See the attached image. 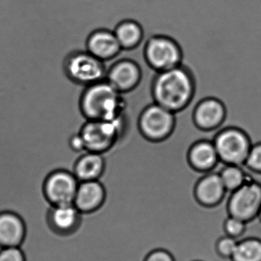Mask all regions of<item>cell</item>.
Instances as JSON below:
<instances>
[{"mask_svg":"<svg viewBox=\"0 0 261 261\" xmlns=\"http://www.w3.org/2000/svg\"><path fill=\"white\" fill-rule=\"evenodd\" d=\"M59 170L53 143L22 88H0V213L23 220L20 249L30 259L53 256L66 242L50 224L53 205L45 194L47 178Z\"/></svg>","mask_w":261,"mask_h":261,"instance_id":"1","label":"cell"},{"mask_svg":"<svg viewBox=\"0 0 261 261\" xmlns=\"http://www.w3.org/2000/svg\"><path fill=\"white\" fill-rule=\"evenodd\" d=\"M195 91L193 76L183 65L157 72L152 82L154 102L172 113L187 107L193 99Z\"/></svg>","mask_w":261,"mask_h":261,"instance_id":"2","label":"cell"},{"mask_svg":"<svg viewBox=\"0 0 261 261\" xmlns=\"http://www.w3.org/2000/svg\"><path fill=\"white\" fill-rule=\"evenodd\" d=\"M126 105L123 94L106 80L85 87L80 99L81 111L87 120H116Z\"/></svg>","mask_w":261,"mask_h":261,"instance_id":"3","label":"cell"},{"mask_svg":"<svg viewBox=\"0 0 261 261\" xmlns=\"http://www.w3.org/2000/svg\"><path fill=\"white\" fill-rule=\"evenodd\" d=\"M144 31L145 60L157 72L172 69L182 63V51L172 38L166 35L154 34L146 27Z\"/></svg>","mask_w":261,"mask_h":261,"instance_id":"4","label":"cell"},{"mask_svg":"<svg viewBox=\"0 0 261 261\" xmlns=\"http://www.w3.org/2000/svg\"><path fill=\"white\" fill-rule=\"evenodd\" d=\"M64 69L76 85L88 87L106 80L108 65L86 50H76L67 56Z\"/></svg>","mask_w":261,"mask_h":261,"instance_id":"5","label":"cell"},{"mask_svg":"<svg viewBox=\"0 0 261 261\" xmlns=\"http://www.w3.org/2000/svg\"><path fill=\"white\" fill-rule=\"evenodd\" d=\"M124 123V112L111 121L87 120L80 130L87 152L103 154L109 150L118 140Z\"/></svg>","mask_w":261,"mask_h":261,"instance_id":"6","label":"cell"},{"mask_svg":"<svg viewBox=\"0 0 261 261\" xmlns=\"http://www.w3.org/2000/svg\"><path fill=\"white\" fill-rule=\"evenodd\" d=\"M219 160L226 165L243 166L252 146L247 134L242 129L230 126L217 134L213 140Z\"/></svg>","mask_w":261,"mask_h":261,"instance_id":"7","label":"cell"},{"mask_svg":"<svg viewBox=\"0 0 261 261\" xmlns=\"http://www.w3.org/2000/svg\"><path fill=\"white\" fill-rule=\"evenodd\" d=\"M175 123V113L155 102L144 108L139 119V127L142 134L153 141H160L169 137Z\"/></svg>","mask_w":261,"mask_h":261,"instance_id":"8","label":"cell"},{"mask_svg":"<svg viewBox=\"0 0 261 261\" xmlns=\"http://www.w3.org/2000/svg\"><path fill=\"white\" fill-rule=\"evenodd\" d=\"M260 207L261 186L253 180L247 178L243 186L230 194L228 201L230 216L247 222L257 216Z\"/></svg>","mask_w":261,"mask_h":261,"instance_id":"9","label":"cell"},{"mask_svg":"<svg viewBox=\"0 0 261 261\" xmlns=\"http://www.w3.org/2000/svg\"><path fill=\"white\" fill-rule=\"evenodd\" d=\"M107 64L106 81L119 92H129L138 86L143 74L141 67L135 59L125 55L123 50L114 61Z\"/></svg>","mask_w":261,"mask_h":261,"instance_id":"10","label":"cell"},{"mask_svg":"<svg viewBox=\"0 0 261 261\" xmlns=\"http://www.w3.org/2000/svg\"><path fill=\"white\" fill-rule=\"evenodd\" d=\"M79 185L74 174L57 171L51 174L45 181V196L53 206L74 204Z\"/></svg>","mask_w":261,"mask_h":261,"instance_id":"11","label":"cell"},{"mask_svg":"<svg viewBox=\"0 0 261 261\" xmlns=\"http://www.w3.org/2000/svg\"><path fill=\"white\" fill-rule=\"evenodd\" d=\"M122 50L114 31L108 29L94 30L87 39L86 51L105 63L114 61Z\"/></svg>","mask_w":261,"mask_h":261,"instance_id":"12","label":"cell"},{"mask_svg":"<svg viewBox=\"0 0 261 261\" xmlns=\"http://www.w3.org/2000/svg\"><path fill=\"white\" fill-rule=\"evenodd\" d=\"M225 105L219 99L206 97L197 103L194 111L195 124L204 130L219 127L226 119Z\"/></svg>","mask_w":261,"mask_h":261,"instance_id":"13","label":"cell"},{"mask_svg":"<svg viewBox=\"0 0 261 261\" xmlns=\"http://www.w3.org/2000/svg\"><path fill=\"white\" fill-rule=\"evenodd\" d=\"M225 165L219 161L217 166L202 177L197 184L195 195L198 201L204 205H215L224 198L227 190L220 176V172Z\"/></svg>","mask_w":261,"mask_h":261,"instance_id":"14","label":"cell"},{"mask_svg":"<svg viewBox=\"0 0 261 261\" xmlns=\"http://www.w3.org/2000/svg\"><path fill=\"white\" fill-rule=\"evenodd\" d=\"M87 214L81 213L72 204L54 205L49 215V222L53 230L62 234H71L81 228Z\"/></svg>","mask_w":261,"mask_h":261,"instance_id":"15","label":"cell"},{"mask_svg":"<svg viewBox=\"0 0 261 261\" xmlns=\"http://www.w3.org/2000/svg\"><path fill=\"white\" fill-rule=\"evenodd\" d=\"M105 199V190L98 180L79 182L74 205L81 213H90L98 209Z\"/></svg>","mask_w":261,"mask_h":261,"instance_id":"16","label":"cell"},{"mask_svg":"<svg viewBox=\"0 0 261 261\" xmlns=\"http://www.w3.org/2000/svg\"><path fill=\"white\" fill-rule=\"evenodd\" d=\"M25 236L23 220L13 212L0 213V247H20Z\"/></svg>","mask_w":261,"mask_h":261,"instance_id":"17","label":"cell"},{"mask_svg":"<svg viewBox=\"0 0 261 261\" xmlns=\"http://www.w3.org/2000/svg\"><path fill=\"white\" fill-rule=\"evenodd\" d=\"M105 166L103 154L86 152L76 162L73 174L79 182L98 180L103 174Z\"/></svg>","mask_w":261,"mask_h":261,"instance_id":"18","label":"cell"},{"mask_svg":"<svg viewBox=\"0 0 261 261\" xmlns=\"http://www.w3.org/2000/svg\"><path fill=\"white\" fill-rule=\"evenodd\" d=\"M189 160L192 167L201 172L212 170L220 161L215 145L210 140L195 143L189 150Z\"/></svg>","mask_w":261,"mask_h":261,"instance_id":"19","label":"cell"},{"mask_svg":"<svg viewBox=\"0 0 261 261\" xmlns=\"http://www.w3.org/2000/svg\"><path fill=\"white\" fill-rule=\"evenodd\" d=\"M114 33L123 50L137 48L144 38L143 27L133 19H125L119 22Z\"/></svg>","mask_w":261,"mask_h":261,"instance_id":"20","label":"cell"},{"mask_svg":"<svg viewBox=\"0 0 261 261\" xmlns=\"http://www.w3.org/2000/svg\"><path fill=\"white\" fill-rule=\"evenodd\" d=\"M231 259L233 261H261V241L255 238H247L238 241Z\"/></svg>","mask_w":261,"mask_h":261,"instance_id":"21","label":"cell"},{"mask_svg":"<svg viewBox=\"0 0 261 261\" xmlns=\"http://www.w3.org/2000/svg\"><path fill=\"white\" fill-rule=\"evenodd\" d=\"M220 176L226 190L233 192L247 181L242 166L225 165L220 172Z\"/></svg>","mask_w":261,"mask_h":261,"instance_id":"22","label":"cell"},{"mask_svg":"<svg viewBox=\"0 0 261 261\" xmlns=\"http://www.w3.org/2000/svg\"><path fill=\"white\" fill-rule=\"evenodd\" d=\"M245 228V221L235 218V217H229L224 223V230H225L226 234L227 236L236 238L237 240L244 233Z\"/></svg>","mask_w":261,"mask_h":261,"instance_id":"23","label":"cell"},{"mask_svg":"<svg viewBox=\"0 0 261 261\" xmlns=\"http://www.w3.org/2000/svg\"><path fill=\"white\" fill-rule=\"evenodd\" d=\"M238 243L236 238L226 235L217 243V251L223 257L231 258L236 250Z\"/></svg>","mask_w":261,"mask_h":261,"instance_id":"24","label":"cell"},{"mask_svg":"<svg viewBox=\"0 0 261 261\" xmlns=\"http://www.w3.org/2000/svg\"><path fill=\"white\" fill-rule=\"evenodd\" d=\"M244 166L255 172H261V143L251 146Z\"/></svg>","mask_w":261,"mask_h":261,"instance_id":"25","label":"cell"},{"mask_svg":"<svg viewBox=\"0 0 261 261\" xmlns=\"http://www.w3.org/2000/svg\"><path fill=\"white\" fill-rule=\"evenodd\" d=\"M0 261H25L19 247H7L0 250Z\"/></svg>","mask_w":261,"mask_h":261,"instance_id":"26","label":"cell"},{"mask_svg":"<svg viewBox=\"0 0 261 261\" xmlns=\"http://www.w3.org/2000/svg\"><path fill=\"white\" fill-rule=\"evenodd\" d=\"M192 76H193L194 81H195V77H202L203 79H204V80H205L206 82H207V83H208L209 85H210V86L212 87V97H213L214 94H215V86H214V84L212 83V81H211V79H209V77H207V76H206L205 74H204V73L201 72V71H194V72L192 73ZM225 108L226 109H227V108H233V109H234L235 111H238V112L240 114H241V117H242L243 119V125L242 126H241V128H240V129H244V127H245L246 123H247V118H246L245 115H244V113L243 112V111L242 110H241V108H240V107L237 106L236 105H233V103H231V105H225Z\"/></svg>","mask_w":261,"mask_h":261,"instance_id":"27","label":"cell"},{"mask_svg":"<svg viewBox=\"0 0 261 261\" xmlns=\"http://www.w3.org/2000/svg\"><path fill=\"white\" fill-rule=\"evenodd\" d=\"M69 145L71 149L77 153H85L87 152L85 143H84L80 132L71 136L69 140Z\"/></svg>","mask_w":261,"mask_h":261,"instance_id":"28","label":"cell"},{"mask_svg":"<svg viewBox=\"0 0 261 261\" xmlns=\"http://www.w3.org/2000/svg\"><path fill=\"white\" fill-rule=\"evenodd\" d=\"M146 261H174V259L169 252L164 250H156L149 253Z\"/></svg>","mask_w":261,"mask_h":261,"instance_id":"29","label":"cell"},{"mask_svg":"<svg viewBox=\"0 0 261 261\" xmlns=\"http://www.w3.org/2000/svg\"><path fill=\"white\" fill-rule=\"evenodd\" d=\"M258 216H259V218H260V219H261V207H260V210H259V213H258Z\"/></svg>","mask_w":261,"mask_h":261,"instance_id":"30","label":"cell"}]
</instances>
